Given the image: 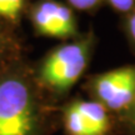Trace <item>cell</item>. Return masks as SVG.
<instances>
[{
    "label": "cell",
    "instance_id": "cell-5",
    "mask_svg": "<svg viewBox=\"0 0 135 135\" xmlns=\"http://www.w3.org/2000/svg\"><path fill=\"white\" fill-rule=\"evenodd\" d=\"M54 1H46L40 4L34 10L33 23L35 30L40 35L50 36V38H59L58 25L55 20L54 13Z\"/></svg>",
    "mask_w": 135,
    "mask_h": 135
},
{
    "label": "cell",
    "instance_id": "cell-8",
    "mask_svg": "<svg viewBox=\"0 0 135 135\" xmlns=\"http://www.w3.org/2000/svg\"><path fill=\"white\" fill-rule=\"evenodd\" d=\"M114 9L119 11H129L133 8L135 0H109Z\"/></svg>",
    "mask_w": 135,
    "mask_h": 135
},
{
    "label": "cell",
    "instance_id": "cell-11",
    "mask_svg": "<svg viewBox=\"0 0 135 135\" xmlns=\"http://www.w3.org/2000/svg\"><path fill=\"white\" fill-rule=\"evenodd\" d=\"M0 50H1V41H0Z\"/></svg>",
    "mask_w": 135,
    "mask_h": 135
},
{
    "label": "cell",
    "instance_id": "cell-7",
    "mask_svg": "<svg viewBox=\"0 0 135 135\" xmlns=\"http://www.w3.org/2000/svg\"><path fill=\"white\" fill-rule=\"evenodd\" d=\"M23 4L24 0H0V16L6 20H16Z\"/></svg>",
    "mask_w": 135,
    "mask_h": 135
},
{
    "label": "cell",
    "instance_id": "cell-10",
    "mask_svg": "<svg viewBox=\"0 0 135 135\" xmlns=\"http://www.w3.org/2000/svg\"><path fill=\"white\" fill-rule=\"evenodd\" d=\"M126 30L130 36V40L135 44V13L130 15V18L128 19V24H126Z\"/></svg>",
    "mask_w": 135,
    "mask_h": 135
},
{
    "label": "cell",
    "instance_id": "cell-2",
    "mask_svg": "<svg viewBox=\"0 0 135 135\" xmlns=\"http://www.w3.org/2000/svg\"><path fill=\"white\" fill-rule=\"evenodd\" d=\"M93 51V39L64 44L54 49L43 60L38 80L54 95H65L86 70Z\"/></svg>",
    "mask_w": 135,
    "mask_h": 135
},
{
    "label": "cell",
    "instance_id": "cell-4",
    "mask_svg": "<svg viewBox=\"0 0 135 135\" xmlns=\"http://www.w3.org/2000/svg\"><path fill=\"white\" fill-rule=\"evenodd\" d=\"M60 121L66 135H114L115 115L93 99L76 98L60 111Z\"/></svg>",
    "mask_w": 135,
    "mask_h": 135
},
{
    "label": "cell",
    "instance_id": "cell-3",
    "mask_svg": "<svg viewBox=\"0 0 135 135\" xmlns=\"http://www.w3.org/2000/svg\"><path fill=\"white\" fill-rule=\"evenodd\" d=\"M93 100L114 115L125 113L135 103V65L116 68L98 74L89 83Z\"/></svg>",
    "mask_w": 135,
    "mask_h": 135
},
{
    "label": "cell",
    "instance_id": "cell-1",
    "mask_svg": "<svg viewBox=\"0 0 135 135\" xmlns=\"http://www.w3.org/2000/svg\"><path fill=\"white\" fill-rule=\"evenodd\" d=\"M54 114L26 78L0 76V135H50Z\"/></svg>",
    "mask_w": 135,
    "mask_h": 135
},
{
    "label": "cell",
    "instance_id": "cell-6",
    "mask_svg": "<svg viewBox=\"0 0 135 135\" xmlns=\"http://www.w3.org/2000/svg\"><path fill=\"white\" fill-rule=\"evenodd\" d=\"M116 134L135 135V103L120 115H116Z\"/></svg>",
    "mask_w": 135,
    "mask_h": 135
},
{
    "label": "cell",
    "instance_id": "cell-9",
    "mask_svg": "<svg viewBox=\"0 0 135 135\" xmlns=\"http://www.w3.org/2000/svg\"><path fill=\"white\" fill-rule=\"evenodd\" d=\"M99 0H69V3L76 8V9H81V10H85V9H90L93 6H95L98 4Z\"/></svg>",
    "mask_w": 135,
    "mask_h": 135
}]
</instances>
